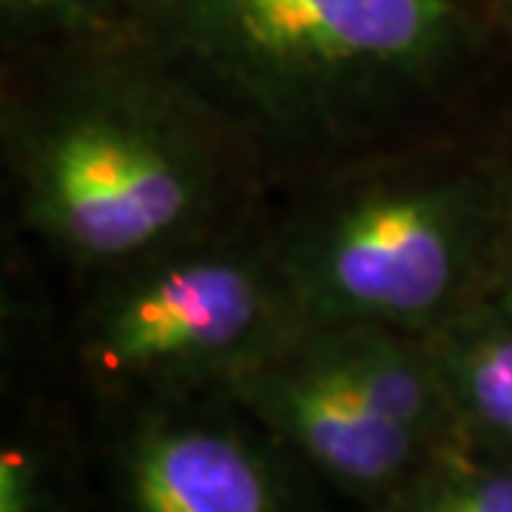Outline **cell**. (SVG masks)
I'll use <instances>...</instances> for the list:
<instances>
[{"mask_svg":"<svg viewBox=\"0 0 512 512\" xmlns=\"http://www.w3.org/2000/svg\"><path fill=\"white\" fill-rule=\"evenodd\" d=\"M487 296H490L493 302H498L504 311L512 313V205L507 228H504L501 242H498V254H495Z\"/></svg>","mask_w":512,"mask_h":512,"instance_id":"obj_12","label":"cell"},{"mask_svg":"<svg viewBox=\"0 0 512 512\" xmlns=\"http://www.w3.org/2000/svg\"><path fill=\"white\" fill-rule=\"evenodd\" d=\"M274 444L225 390L146 399L114 450L111 512H302Z\"/></svg>","mask_w":512,"mask_h":512,"instance_id":"obj_5","label":"cell"},{"mask_svg":"<svg viewBox=\"0 0 512 512\" xmlns=\"http://www.w3.org/2000/svg\"><path fill=\"white\" fill-rule=\"evenodd\" d=\"M365 512H512V464L453 444L430 453Z\"/></svg>","mask_w":512,"mask_h":512,"instance_id":"obj_9","label":"cell"},{"mask_svg":"<svg viewBox=\"0 0 512 512\" xmlns=\"http://www.w3.org/2000/svg\"><path fill=\"white\" fill-rule=\"evenodd\" d=\"M495 171H498L501 183H504V188H507V197H510L512 202V146H510V160H507V165H501V168H495Z\"/></svg>","mask_w":512,"mask_h":512,"instance_id":"obj_14","label":"cell"},{"mask_svg":"<svg viewBox=\"0 0 512 512\" xmlns=\"http://www.w3.org/2000/svg\"><path fill=\"white\" fill-rule=\"evenodd\" d=\"M507 220L493 165L419 154L333 177L271 248L305 325L430 336L487 293Z\"/></svg>","mask_w":512,"mask_h":512,"instance_id":"obj_3","label":"cell"},{"mask_svg":"<svg viewBox=\"0 0 512 512\" xmlns=\"http://www.w3.org/2000/svg\"><path fill=\"white\" fill-rule=\"evenodd\" d=\"M0 512H52V473L35 441H3Z\"/></svg>","mask_w":512,"mask_h":512,"instance_id":"obj_11","label":"cell"},{"mask_svg":"<svg viewBox=\"0 0 512 512\" xmlns=\"http://www.w3.org/2000/svg\"><path fill=\"white\" fill-rule=\"evenodd\" d=\"M299 325L271 242L211 234L103 274L77 348L97 382L146 402L225 390Z\"/></svg>","mask_w":512,"mask_h":512,"instance_id":"obj_4","label":"cell"},{"mask_svg":"<svg viewBox=\"0 0 512 512\" xmlns=\"http://www.w3.org/2000/svg\"><path fill=\"white\" fill-rule=\"evenodd\" d=\"M242 134L123 32L49 52L3 111L23 222L83 271L222 234Z\"/></svg>","mask_w":512,"mask_h":512,"instance_id":"obj_1","label":"cell"},{"mask_svg":"<svg viewBox=\"0 0 512 512\" xmlns=\"http://www.w3.org/2000/svg\"><path fill=\"white\" fill-rule=\"evenodd\" d=\"M493 12L498 15V20H501V23H504V26L512 32V0H498Z\"/></svg>","mask_w":512,"mask_h":512,"instance_id":"obj_13","label":"cell"},{"mask_svg":"<svg viewBox=\"0 0 512 512\" xmlns=\"http://www.w3.org/2000/svg\"><path fill=\"white\" fill-rule=\"evenodd\" d=\"M140 0H0L3 32L37 52L92 43L126 29Z\"/></svg>","mask_w":512,"mask_h":512,"instance_id":"obj_10","label":"cell"},{"mask_svg":"<svg viewBox=\"0 0 512 512\" xmlns=\"http://www.w3.org/2000/svg\"><path fill=\"white\" fill-rule=\"evenodd\" d=\"M393 424L430 453L464 444L456 407L427 336L379 325H316Z\"/></svg>","mask_w":512,"mask_h":512,"instance_id":"obj_7","label":"cell"},{"mask_svg":"<svg viewBox=\"0 0 512 512\" xmlns=\"http://www.w3.org/2000/svg\"><path fill=\"white\" fill-rule=\"evenodd\" d=\"M487 3H490V6H493V9H495V3H498V0H487Z\"/></svg>","mask_w":512,"mask_h":512,"instance_id":"obj_15","label":"cell"},{"mask_svg":"<svg viewBox=\"0 0 512 512\" xmlns=\"http://www.w3.org/2000/svg\"><path fill=\"white\" fill-rule=\"evenodd\" d=\"M464 444L512 464V313L487 293L427 336Z\"/></svg>","mask_w":512,"mask_h":512,"instance_id":"obj_8","label":"cell"},{"mask_svg":"<svg viewBox=\"0 0 512 512\" xmlns=\"http://www.w3.org/2000/svg\"><path fill=\"white\" fill-rule=\"evenodd\" d=\"M510 205H512V202H510Z\"/></svg>","mask_w":512,"mask_h":512,"instance_id":"obj_16","label":"cell"},{"mask_svg":"<svg viewBox=\"0 0 512 512\" xmlns=\"http://www.w3.org/2000/svg\"><path fill=\"white\" fill-rule=\"evenodd\" d=\"M225 393L276 444L365 507L382 501L430 456L370 402L316 325L302 322L225 384Z\"/></svg>","mask_w":512,"mask_h":512,"instance_id":"obj_6","label":"cell"},{"mask_svg":"<svg viewBox=\"0 0 512 512\" xmlns=\"http://www.w3.org/2000/svg\"><path fill=\"white\" fill-rule=\"evenodd\" d=\"M128 35L282 148L356 143L436 92L478 43L470 0H140Z\"/></svg>","mask_w":512,"mask_h":512,"instance_id":"obj_2","label":"cell"}]
</instances>
